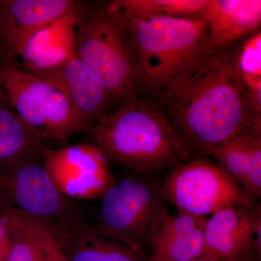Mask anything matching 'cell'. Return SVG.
<instances>
[{
	"label": "cell",
	"instance_id": "obj_19",
	"mask_svg": "<svg viewBox=\"0 0 261 261\" xmlns=\"http://www.w3.org/2000/svg\"><path fill=\"white\" fill-rule=\"evenodd\" d=\"M111 5L134 18H188L200 15L207 0H116Z\"/></svg>",
	"mask_w": 261,
	"mask_h": 261
},
{
	"label": "cell",
	"instance_id": "obj_16",
	"mask_svg": "<svg viewBox=\"0 0 261 261\" xmlns=\"http://www.w3.org/2000/svg\"><path fill=\"white\" fill-rule=\"evenodd\" d=\"M76 12L53 24L29 42L20 56L23 65L20 68L34 74L75 53Z\"/></svg>",
	"mask_w": 261,
	"mask_h": 261
},
{
	"label": "cell",
	"instance_id": "obj_10",
	"mask_svg": "<svg viewBox=\"0 0 261 261\" xmlns=\"http://www.w3.org/2000/svg\"><path fill=\"white\" fill-rule=\"evenodd\" d=\"M202 258L226 260L255 255L260 257L261 207H227L216 211L203 228Z\"/></svg>",
	"mask_w": 261,
	"mask_h": 261
},
{
	"label": "cell",
	"instance_id": "obj_3",
	"mask_svg": "<svg viewBox=\"0 0 261 261\" xmlns=\"http://www.w3.org/2000/svg\"><path fill=\"white\" fill-rule=\"evenodd\" d=\"M75 55L97 75L113 104L137 97L138 58L126 24L110 3L82 2L76 12Z\"/></svg>",
	"mask_w": 261,
	"mask_h": 261
},
{
	"label": "cell",
	"instance_id": "obj_18",
	"mask_svg": "<svg viewBox=\"0 0 261 261\" xmlns=\"http://www.w3.org/2000/svg\"><path fill=\"white\" fill-rule=\"evenodd\" d=\"M49 142L13 108L0 106V163L44 155Z\"/></svg>",
	"mask_w": 261,
	"mask_h": 261
},
{
	"label": "cell",
	"instance_id": "obj_7",
	"mask_svg": "<svg viewBox=\"0 0 261 261\" xmlns=\"http://www.w3.org/2000/svg\"><path fill=\"white\" fill-rule=\"evenodd\" d=\"M161 188L165 201L178 212L193 216L205 217L225 207L255 205L222 168L200 158L173 168Z\"/></svg>",
	"mask_w": 261,
	"mask_h": 261
},
{
	"label": "cell",
	"instance_id": "obj_13",
	"mask_svg": "<svg viewBox=\"0 0 261 261\" xmlns=\"http://www.w3.org/2000/svg\"><path fill=\"white\" fill-rule=\"evenodd\" d=\"M199 16L208 31L209 47L225 49L260 28L261 1L207 0Z\"/></svg>",
	"mask_w": 261,
	"mask_h": 261
},
{
	"label": "cell",
	"instance_id": "obj_23",
	"mask_svg": "<svg viewBox=\"0 0 261 261\" xmlns=\"http://www.w3.org/2000/svg\"><path fill=\"white\" fill-rule=\"evenodd\" d=\"M10 240L11 239H10L8 224L3 215L0 214V245L8 243Z\"/></svg>",
	"mask_w": 261,
	"mask_h": 261
},
{
	"label": "cell",
	"instance_id": "obj_26",
	"mask_svg": "<svg viewBox=\"0 0 261 261\" xmlns=\"http://www.w3.org/2000/svg\"><path fill=\"white\" fill-rule=\"evenodd\" d=\"M247 261H260V257H258L257 256H253L252 257H250V259H248Z\"/></svg>",
	"mask_w": 261,
	"mask_h": 261
},
{
	"label": "cell",
	"instance_id": "obj_12",
	"mask_svg": "<svg viewBox=\"0 0 261 261\" xmlns=\"http://www.w3.org/2000/svg\"><path fill=\"white\" fill-rule=\"evenodd\" d=\"M207 155L229 175L255 202L261 197V123L240 132Z\"/></svg>",
	"mask_w": 261,
	"mask_h": 261
},
{
	"label": "cell",
	"instance_id": "obj_5",
	"mask_svg": "<svg viewBox=\"0 0 261 261\" xmlns=\"http://www.w3.org/2000/svg\"><path fill=\"white\" fill-rule=\"evenodd\" d=\"M9 210L40 219L53 233L87 224L76 206L55 186L44 155L0 163V212Z\"/></svg>",
	"mask_w": 261,
	"mask_h": 261
},
{
	"label": "cell",
	"instance_id": "obj_21",
	"mask_svg": "<svg viewBox=\"0 0 261 261\" xmlns=\"http://www.w3.org/2000/svg\"><path fill=\"white\" fill-rule=\"evenodd\" d=\"M207 219L178 212L171 214L166 205H163L156 213L149 225L147 233V245L185 236L197 228L205 226Z\"/></svg>",
	"mask_w": 261,
	"mask_h": 261
},
{
	"label": "cell",
	"instance_id": "obj_15",
	"mask_svg": "<svg viewBox=\"0 0 261 261\" xmlns=\"http://www.w3.org/2000/svg\"><path fill=\"white\" fill-rule=\"evenodd\" d=\"M25 80L44 119L48 140L65 144L73 135L89 129V123L61 91L25 70Z\"/></svg>",
	"mask_w": 261,
	"mask_h": 261
},
{
	"label": "cell",
	"instance_id": "obj_14",
	"mask_svg": "<svg viewBox=\"0 0 261 261\" xmlns=\"http://www.w3.org/2000/svg\"><path fill=\"white\" fill-rule=\"evenodd\" d=\"M8 224L11 250L8 261H65L50 228L22 211L0 212Z\"/></svg>",
	"mask_w": 261,
	"mask_h": 261
},
{
	"label": "cell",
	"instance_id": "obj_8",
	"mask_svg": "<svg viewBox=\"0 0 261 261\" xmlns=\"http://www.w3.org/2000/svg\"><path fill=\"white\" fill-rule=\"evenodd\" d=\"M44 165L58 191L68 198L101 199L116 181L108 158L92 144L49 149Z\"/></svg>",
	"mask_w": 261,
	"mask_h": 261
},
{
	"label": "cell",
	"instance_id": "obj_20",
	"mask_svg": "<svg viewBox=\"0 0 261 261\" xmlns=\"http://www.w3.org/2000/svg\"><path fill=\"white\" fill-rule=\"evenodd\" d=\"M239 66L252 112L261 116V33L256 32L240 47Z\"/></svg>",
	"mask_w": 261,
	"mask_h": 261
},
{
	"label": "cell",
	"instance_id": "obj_9",
	"mask_svg": "<svg viewBox=\"0 0 261 261\" xmlns=\"http://www.w3.org/2000/svg\"><path fill=\"white\" fill-rule=\"evenodd\" d=\"M82 3L76 0H0V60L16 64L33 39L75 13Z\"/></svg>",
	"mask_w": 261,
	"mask_h": 261
},
{
	"label": "cell",
	"instance_id": "obj_1",
	"mask_svg": "<svg viewBox=\"0 0 261 261\" xmlns=\"http://www.w3.org/2000/svg\"><path fill=\"white\" fill-rule=\"evenodd\" d=\"M239 54L234 44L210 48L160 96L163 111L190 152L206 154L261 123L249 104Z\"/></svg>",
	"mask_w": 261,
	"mask_h": 261
},
{
	"label": "cell",
	"instance_id": "obj_22",
	"mask_svg": "<svg viewBox=\"0 0 261 261\" xmlns=\"http://www.w3.org/2000/svg\"><path fill=\"white\" fill-rule=\"evenodd\" d=\"M204 226L185 236L149 245L151 253L147 261H195L202 258Z\"/></svg>",
	"mask_w": 261,
	"mask_h": 261
},
{
	"label": "cell",
	"instance_id": "obj_4",
	"mask_svg": "<svg viewBox=\"0 0 261 261\" xmlns=\"http://www.w3.org/2000/svg\"><path fill=\"white\" fill-rule=\"evenodd\" d=\"M116 11L126 23L135 46L140 87L150 93L161 96L210 49L208 31L200 16L134 18Z\"/></svg>",
	"mask_w": 261,
	"mask_h": 261
},
{
	"label": "cell",
	"instance_id": "obj_17",
	"mask_svg": "<svg viewBox=\"0 0 261 261\" xmlns=\"http://www.w3.org/2000/svg\"><path fill=\"white\" fill-rule=\"evenodd\" d=\"M56 239L65 261H146L126 245L87 224Z\"/></svg>",
	"mask_w": 261,
	"mask_h": 261
},
{
	"label": "cell",
	"instance_id": "obj_2",
	"mask_svg": "<svg viewBox=\"0 0 261 261\" xmlns=\"http://www.w3.org/2000/svg\"><path fill=\"white\" fill-rule=\"evenodd\" d=\"M88 130L110 162L140 172L174 168L191 156L161 106L137 96Z\"/></svg>",
	"mask_w": 261,
	"mask_h": 261
},
{
	"label": "cell",
	"instance_id": "obj_6",
	"mask_svg": "<svg viewBox=\"0 0 261 261\" xmlns=\"http://www.w3.org/2000/svg\"><path fill=\"white\" fill-rule=\"evenodd\" d=\"M94 229L120 242L147 260L149 225L165 205L161 185L148 177H126L116 181L101 198Z\"/></svg>",
	"mask_w": 261,
	"mask_h": 261
},
{
	"label": "cell",
	"instance_id": "obj_25",
	"mask_svg": "<svg viewBox=\"0 0 261 261\" xmlns=\"http://www.w3.org/2000/svg\"><path fill=\"white\" fill-rule=\"evenodd\" d=\"M253 256H257V255H247V256L241 257H237V258L230 259V260H205V259H199V260H195V261H247L248 259H250V257Z\"/></svg>",
	"mask_w": 261,
	"mask_h": 261
},
{
	"label": "cell",
	"instance_id": "obj_11",
	"mask_svg": "<svg viewBox=\"0 0 261 261\" xmlns=\"http://www.w3.org/2000/svg\"><path fill=\"white\" fill-rule=\"evenodd\" d=\"M33 75L64 94L90 128L111 113L113 102L109 94L75 51Z\"/></svg>",
	"mask_w": 261,
	"mask_h": 261
},
{
	"label": "cell",
	"instance_id": "obj_24",
	"mask_svg": "<svg viewBox=\"0 0 261 261\" xmlns=\"http://www.w3.org/2000/svg\"><path fill=\"white\" fill-rule=\"evenodd\" d=\"M0 106L13 108V106L10 104L9 99L7 97V94L5 93L1 81H0Z\"/></svg>",
	"mask_w": 261,
	"mask_h": 261
}]
</instances>
